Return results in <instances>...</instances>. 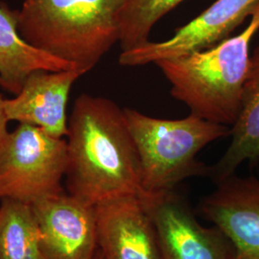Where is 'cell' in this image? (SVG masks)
<instances>
[{
    "instance_id": "9c48e42d",
    "label": "cell",
    "mask_w": 259,
    "mask_h": 259,
    "mask_svg": "<svg viewBox=\"0 0 259 259\" xmlns=\"http://www.w3.org/2000/svg\"><path fill=\"white\" fill-rule=\"evenodd\" d=\"M216 185L200 211L231 241L236 259H259V179L233 175Z\"/></svg>"
},
{
    "instance_id": "e0dca14e",
    "label": "cell",
    "mask_w": 259,
    "mask_h": 259,
    "mask_svg": "<svg viewBox=\"0 0 259 259\" xmlns=\"http://www.w3.org/2000/svg\"><path fill=\"white\" fill-rule=\"evenodd\" d=\"M93 259H104V257H103L102 252H101V250H100V249H99V250L97 251L96 255L94 256V258Z\"/></svg>"
},
{
    "instance_id": "ba28073f",
    "label": "cell",
    "mask_w": 259,
    "mask_h": 259,
    "mask_svg": "<svg viewBox=\"0 0 259 259\" xmlns=\"http://www.w3.org/2000/svg\"><path fill=\"white\" fill-rule=\"evenodd\" d=\"M47 259H93L99 250L96 206L67 192L31 204Z\"/></svg>"
},
{
    "instance_id": "2e32d148",
    "label": "cell",
    "mask_w": 259,
    "mask_h": 259,
    "mask_svg": "<svg viewBox=\"0 0 259 259\" xmlns=\"http://www.w3.org/2000/svg\"><path fill=\"white\" fill-rule=\"evenodd\" d=\"M4 103H5V98H3L2 95L0 94V144L9 133L8 123L10 121L8 120L5 112Z\"/></svg>"
},
{
    "instance_id": "8fae6325",
    "label": "cell",
    "mask_w": 259,
    "mask_h": 259,
    "mask_svg": "<svg viewBox=\"0 0 259 259\" xmlns=\"http://www.w3.org/2000/svg\"><path fill=\"white\" fill-rule=\"evenodd\" d=\"M104 259H161L153 224L139 196L96 205Z\"/></svg>"
},
{
    "instance_id": "277c9868",
    "label": "cell",
    "mask_w": 259,
    "mask_h": 259,
    "mask_svg": "<svg viewBox=\"0 0 259 259\" xmlns=\"http://www.w3.org/2000/svg\"><path fill=\"white\" fill-rule=\"evenodd\" d=\"M124 112L139 153L144 192L173 190L186 179L209 176L210 167L199 161L197 155L232 132L230 126L192 113L181 119H164L130 108Z\"/></svg>"
},
{
    "instance_id": "7c38bea8",
    "label": "cell",
    "mask_w": 259,
    "mask_h": 259,
    "mask_svg": "<svg viewBox=\"0 0 259 259\" xmlns=\"http://www.w3.org/2000/svg\"><path fill=\"white\" fill-rule=\"evenodd\" d=\"M232 142L220 160L210 167L216 184L233 176L242 163L259 161V47L250 55L249 73L244 87L240 113L232 125Z\"/></svg>"
},
{
    "instance_id": "3957f363",
    "label": "cell",
    "mask_w": 259,
    "mask_h": 259,
    "mask_svg": "<svg viewBox=\"0 0 259 259\" xmlns=\"http://www.w3.org/2000/svg\"><path fill=\"white\" fill-rule=\"evenodd\" d=\"M125 0H24L19 35L29 46L82 71H91L119 42Z\"/></svg>"
},
{
    "instance_id": "52a82bcc",
    "label": "cell",
    "mask_w": 259,
    "mask_h": 259,
    "mask_svg": "<svg viewBox=\"0 0 259 259\" xmlns=\"http://www.w3.org/2000/svg\"><path fill=\"white\" fill-rule=\"evenodd\" d=\"M259 0H216L197 18L177 29L163 41H150L121 52L123 66H142L214 47L231 37L250 18Z\"/></svg>"
},
{
    "instance_id": "5bb4252c",
    "label": "cell",
    "mask_w": 259,
    "mask_h": 259,
    "mask_svg": "<svg viewBox=\"0 0 259 259\" xmlns=\"http://www.w3.org/2000/svg\"><path fill=\"white\" fill-rule=\"evenodd\" d=\"M0 259H47L30 204L0 202Z\"/></svg>"
},
{
    "instance_id": "9a60e30c",
    "label": "cell",
    "mask_w": 259,
    "mask_h": 259,
    "mask_svg": "<svg viewBox=\"0 0 259 259\" xmlns=\"http://www.w3.org/2000/svg\"><path fill=\"white\" fill-rule=\"evenodd\" d=\"M185 0H125L119 16L121 50L149 41L152 29L169 12Z\"/></svg>"
},
{
    "instance_id": "7a4b0ae2",
    "label": "cell",
    "mask_w": 259,
    "mask_h": 259,
    "mask_svg": "<svg viewBox=\"0 0 259 259\" xmlns=\"http://www.w3.org/2000/svg\"><path fill=\"white\" fill-rule=\"evenodd\" d=\"M259 31V3L240 34L214 47L160 60L155 65L171 84V95L190 113L232 127L240 113L250 65V44Z\"/></svg>"
},
{
    "instance_id": "4fadbf2b",
    "label": "cell",
    "mask_w": 259,
    "mask_h": 259,
    "mask_svg": "<svg viewBox=\"0 0 259 259\" xmlns=\"http://www.w3.org/2000/svg\"><path fill=\"white\" fill-rule=\"evenodd\" d=\"M19 11L0 4V87L17 95L28 75L37 69H75L65 62L29 46L18 29Z\"/></svg>"
},
{
    "instance_id": "6da1fadb",
    "label": "cell",
    "mask_w": 259,
    "mask_h": 259,
    "mask_svg": "<svg viewBox=\"0 0 259 259\" xmlns=\"http://www.w3.org/2000/svg\"><path fill=\"white\" fill-rule=\"evenodd\" d=\"M67 193L93 205L144 193L139 153L124 109L88 93L68 117Z\"/></svg>"
},
{
    "instance_id": "8992f818",
    "label": "cell",
    "mask_w": 259,
    "mask_h": 259,
    "mask_svg": "<svg viewBox=\"0 0 259 259\" xmlns=\"http://www.w3.org/2000/svg\"><path fill=\"white\" fill-rule=\"evenodd\" d=\"M139 197L156 232L160 258L236 259L221 230L199 223L175 189Z\"/></svg>"
},
{
    "instance_id": "30bf717a",
    "label": "cell",
    "mask_w": 259,
    "mask_h": 259,
    "mask_svg": "<svg viewBox=\"0 0 259 259\" xmlns=\"http://www.w3.org/2000/svg\"><path fill=\"white\" fill-rule=\"evenodd\" d=\"M83 74L77 69H37L28 75L14 98L5 99L9 121L38 127L52 137L65 139L68 117L66 106L73 83Z\"/></svg>"
},
{
    "instance_id": "5b68a950",
    "label": "cell",
    "mask_w": 259,
    "mask_h": 259,
    "mask_svg": "<svg viewBox=\"0 0 259 259\" xmlns=\"http://www.w3.org/2000/svg\"><path fill=\"white\" fill-rule=\"evenodd\" d=\"M66 140L19 123L0 144V202L33 204L65 192Z\"/></svg>"
}]
</instances>
